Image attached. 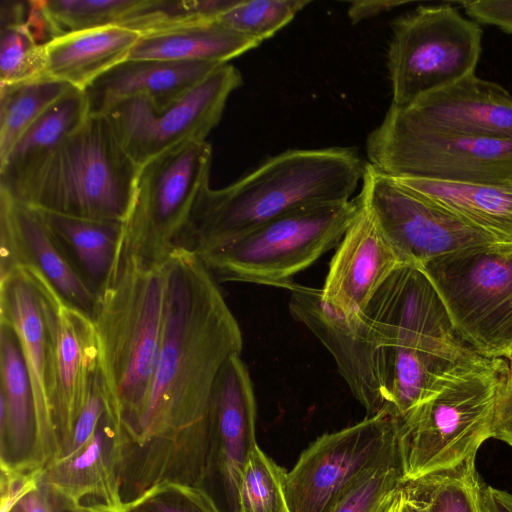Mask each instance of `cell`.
Segmentation results:
<instances>
[{"label": "cell", "mask_w": 512, "mask_h": 512, "mask_svg": "<svg viewBox=\"0 0 512 512\" xmlns=\"http://www.w3.org/2000/svg\"><path fill=\"white\" fill-rule=\"evenodd\" d=\"M20 267L38 270L65 301L93 320L99 297L82 278L40 211L0 191V277Z\"/></svg>", "instance_id": "obj_17"}, {"label": "cell", "mask_w": 512, "mask_h": 512, "mask_svg": "<svg viewBox=\"0 0 512 512\" xmlns=\"http://www.w3.org/2000/svg\"><path fill=\"white\" fill-rule=\"evenodd\" d=\"M357 198L303 207L198 255L214 279L287 289L295 276L337 247Z\"/></svg>", "instance_id": "obj_7"}, {"label": "cell", "mask_w": 512, "mask_h": 512, "mask_svg": "<svg viewBox=\"0 0 512 512\" xmlns=\"http://www.w3.org/2000/svg\"><path fill=\"white\" fill-rule=\"evenodd\" d=\"M139 166L106 114H90L48 157L9 189L38 210L124 222Z\"/></svg>", "instance_id": "obj_5"}, {"label": "cell", "mask_w": 512, "mask_h": 512, "mask_svg": "<svg viewBox=\"0 0 512 512\" xmlns=\"http://www.w3.org/2000/svg\"><path fill=\"white\" fill-rule=\"evenodd\" d=\"M392 178L501 245L512 247V186Z\"/></svg>", "instance_id": "obj_26"}, {"label": "cell", "mask_w": 512, "mask_h": 512, "mask_svg": "<svg viewBox=\"0 0 512 512\" xmlns=\"http://www.w3.org/2000/svg\"><path fill=\"white\" fill-rule=\"evenodd\" d=\"M140 0H40L50 41L101 27L119 25Z\"/></svg>", "instance_id": "obj_33"}, {"label": "cell", "mask_w": 512, "mask_h": 512, "mask_svg": "<svg viewBox=\"0 0 512 512\" xmlns=\"http://www.w3.org/2000/svg\"><path fill=\"white\" fill-rule=\"evenodd\" d=\"M462 340L486 358L512 354V247L442 257L421 266Z\"/></svg>", "instance_id": "obj_10"}, {"label": "cell", "mask_w": 512, "mask_h": 512, "mask_svg": "<svg viewBox=\"0 0 512 512\" xmlns=\"http://www.w3.org/2000/svg\"><path fill=\"white\" fill-rule=\"evenodd\" d=\"M482 29L450 4L419 6L395 19L387 52L391 105L419 98L473 74Z\"/></svg>", "instance_id": "obj_9"}, {"label": "cell", "mask_w": 512, "mask_h": 512, "mask_svg": "<svg viewBox=\"0 0 512 512\" xmlns=\"http://www.w3.org/2000/svg\"><path fill=\"white\" fill-rule=\"evenodd\" d=\"M492 438L512 446V371H508L496 402Z\"/></svg>", "instance_id": "obj_41"}, {"label": "cell", "mask_w": 512, "mask_h": 512, "mask_svg": "<svg viewBox=\"0 0 512 512\" xmlns=\"http://www.w3.org/2000/svg\"><path fill=\"white\" fill-rule=\"evenodd\" d=\"M507 361L509 363L510 371H512V354L507 358Z\"/></svg>", "instance_id": "obj_50"}, {"label": "cell", "mask_w": 512, "mask_h": 512, "mask_svg": "<svg viewBox=\"0 0 512 512\" xmlns=\"http://www.w3.org/2000/svg\"><path fill=\"white\" fill-rule=\"evenodd\" d=\"M0 369L1 460L31 465L35 429L32 387L15 329L1 318Z\"/></svg>", "instance_id": "obj_25"}, {"label": "cell", "mask_w": 512, "mask_h": 512, "mask_svg": "<svg viewBox=\"0 0 512 512\" xmlns=\"http://www.w3.org/2000/svg\"><path fill=\"white\" fill-rule=\"evenodd\" d=\"M505 358H484L432 398L397 419L404 481L453 468L492 438L495 406L508 374Z\"/></svg>", "instance_id": "obj_6"}, {"label": "cell", "mask_w": 512, "mask_h": 512, "mask_svg": "<svg viewBox=\"0 0 512 512\" xmlns=\"http://www.w3.org/2000/svg\"><path fill=\"white\" fill-rule=\"evenodd\" d=\"M210 417L227 498L232 512H237L243 470L256 442L255 394L241 355L231 357L220 370L212 391Z\"/></svg>", "instance_id": "obj_20"}, {"label": "cell", "mask_w": 512, "mask_h": 512, "mask_svg": "<svg viewBox=\"0 0 512 512\" xmlns=\"http://www.w3.org/2000/svg\"><path fill=\"white\" fill-rule=\"evenodd\" d=\"M356 197L404 264L423 266L453 254L504 246L368 162Z\"/></svg>", "instance_id": "obj_13"}, {"label": "cell", "mask_w": 512, "mask_h": 512, "mask_svg": "<svg viewBox=\"0 0 512 512\" xmlns=\"http://www.w3.org/2000/svg\"><path fill=\"white\" fill-rule=\"evenodd\" d=\"M221 65L202 61L127 59L84 90L89 114H105L117 103L138 97L148 99L156 107L167 106Z\"/></svg>", "instance_id": "obj_21"}, {"label": "cell", "mask_w": 512, "mask_h": 512, "mask_svg": "<svg viewBox=\"0 0 512 512\" xmlns=\"http://www.w3.org/2000/svg\"><path fill=\"white\" fill-rule=\"evenodd\" d=\"M187 496L189 505L186 507L167 502L157 495H140L137 499L126 503V506L132 511L136 507L150 502L153 504L155 512H220L207 493L198 487L187 484Z\"/></svg>", "instance_id": "obj_40"}, {"label": "cell", "mask_w": 512, "mask_h": 512, "mask_svg": "<svg viewBox=\"0 0 512 512\" xmlns=\"http://www.w3.org/2000/svg\"><path fill=\"white\" fill-rule=\"evenodd\" d=\"M24 268L39 294L48 345L50 399L61 456L89 398L98 372L93 320L65 301L33 267Z\"/></svg>", "instance_id": "obj_15"}, {"label": "cell", "mask_w": 512, "mask_h": 512, "mask_svg": "<svg viewBox=\"0 0 512 512\" xmlns=\"http://www.w3.org/2000/svg\"><path fill=\"white\" fill-rule=\"evenodd\" d=\"M124 447L105 414L85 448L44 468L40 484L65 510L80 506L87 497L122 508L126 502L120 493L118 469Z\"/></svg>", "instance_id": "obj_22"}, {"label": "cell", "mask_w": 512, "mask_h": 512, "mask_svg": "<svg viewBox=\"0 0 512 512\" xmlns=\"http://www.w3.org/2000/svg\"><path fill=\"white\" fill-rule=\"evenodd\" d=\"M237 68L223 64L192 90L164 107L146 98L117 103L105 114L138 165L184 143L206 141L219 123L230 94L242 85Z\"/></svg>", "instance_id": "obj_14"}, {"label": "cell", "mask_w": 512, "mask_h": 512, "mask_svg": "<svg viewBox=\"0 0 512 512\" xmlns=\"http://www.w3.org/2000/svg\"><path fill=\"white\" fill-rule=\"evenodd\" d=\"M140 37L131 29L111 25L52 39L44 45L45 76L84 91L127 60Z\"/></svg>", "instance_id": "obj_23"}, {"label": "cell", "mask_w": 512, "mask_h": 512, "mask_svg": "<svg viewBox=\"0 0 512 512\" xmlns=\"http://www.w3.org/2000/svg\"><path fill=\"white\" fill-rule=\"evenodd\" d=\"M400 118L435 131L475 138L512 139V95L475 73L406 107L390 105Z\"/></svg>", "instance_id": "obj_18"}, {"label": "cell", "mask_w": 512, "mask_h": 512, "mask_svg": "<svg viewBox=\"0 0 512 512\" xmlns=\"http://www.w3.org/2000/svg\"><path fill=\"white\" fill-rule=\"evenodd\" d=\"M240 0H140L119 25L141 36L217 20Z\"/></svg>", "instance_id": "obj_32"}, {"label": "cell", "mask_w": 512, "mask_h": 512, "mask_svg": "<svg viewBox=\"0 0 512 512\" xmlns=\"http://www.w3.org/2000/svg\"><path fill=\"white\" fill-rule=\"evenodd\" d=\"M397 452V419L386 411L321 435L285 475L289 512H331L357 482Z\"/></svg>", "instance_id": "obj_12"}, {"label": "cell", "mask_w": 512, "mask_h": 512, "mask_svg": "<svg viewBox=\"0 0 512 512\" xmlns=\"http://www.w3.org/2000/svg\"><path fill=\"white\" fill-rule=\"evenodd\" d=\"M404 506V493H403V487L398 492L386 512H402Z\"/></svg>", "instance_id": "obj_46"}, {"label": "cell", "mask_w": 512, "mask_h": 512, "mask_svg": "<svg viewBox=\"0 0 512 512\" xmlns=\"http://www.w3.org/2000/svg\"><path fill=\"white\" fill-rule=\"evenodd\" d=\"M366 155L369 164L390 177L512 186V139L435 131L390 109L369 133Z\"/></svg>", "instance_id": "obj_8"}, {"label": "cell", "mask_w": 512, "mask_h": 512, "mask_svg": "<svg viewBox=\"0 0 512 512\" xmlns=\"http://www.w3.org/2000/svg\"><path fill=\"white\" fill-rule=\"evenodd\" d=\"M404 484L397 452L357 482L331 512H386Z\"/></svg>", "instance_id": "obj_36"}, {"label": "cell", "mask_w": 512, "mask_h": 512, "mask_svg": "<svg viewBox=\"0 0 512 512\" xmlns=\"http://www.w3.org/2000/svg\"><path fill=\"white\" fill-rule=\"evenodd\" d=\"M402 512H417L415 507L405 498V495H404V506H403Z\"/></svg>", "instance_id": "obj_47"}, {"label": "cell", "mask_w": 512, "mask_h": 512, "mask_svg": "<svg viewBox=\"0 0 512 512\" xmlns=\"http://www.w3.org/2000/svg\"><path fill=\"white\" fill-rule=\"evenodd\" d=\"M460 4L476 21L512 33V0L463 1Z\"/></svg>", "instance_id": "obj_39"}, {"label": "cell", "mask_w": 512, "mask_h": 512, "mask_svg": "<svg viewBox=\"0 0 512 512\" xmlns=\"http://www.w3.org/2000/svg\"><path fill=\"white\" fill-rule=\"evenodd\" d=\"M27 3L2 1L0 8V87L45 76L44 45L31 32Z\"/></svg>", "instance_id": "obj_30"}, {"label": "cell", "mask_w": 512, "mask_h": 512, "mask_svg": "<svg viewBox=\"0 0 512 512\" xmlns=\"http://www.w3.org/2000/svg\"><path fill=\"white\" fill-rule=\"evenodd\" d=\"M366 162L353 147L289 149L228 186H205L175 241L200 255L291 211L351 200Z\"/></svg>", "instance_id": "obj_3"}, {"label": "cell", "mask_w": 512, "mask_h": 512, "mask_svg": "<svg viewBox=\"0 0 512 512\" xmlns=\"http://www.w3.org/2000/svg\"><path fill=\"white\" fill-rule=\"evenodd\" d=\"M39 211L82 278L99 297L119 271L125 249L124 222Z\"/></svg>", "instance_id": "obj_24"}, {"label": "cell", "mask_w": 512, "mask_h": 512, "mask_svg": "<svg viewBox=\"0 0 512 512\" xmlns=\"http://www.w3.org/2000/svg\"><path fill=\"white\" fill-rule=\"evenodd\" d=\"M480 498L483 512H512V494L481 483Z\"/></svg>", "instance_id": "obj_43"}, {"label": "cell", "mask_w": 512, "mask_h": 512, "mask_svg": "<svg viewBox=\"0 0 512 512\" xmlns=\"http://www.w3.org/2000/svg\"><path fill=\"white\" fill-rule=\"evenodd\" d=\"M409 3L398 0H355L350 2L347 14L350 21L356 24Z\"/></svg>", "instance_id": "obj_42"}, {"label": "cell", "mask_w": 512, "mask_h": 512, "mask_svg": "<svg viewBox=\"0 0 512 512\" xmlns=\"http://www.w3.org/2000/svg\"><path fill=\"white\" fill-rule=\"evenodd\" d=\"M11 512H24L21 506L18 504Z\"/></svg>", "instance_id": "obj_48"}, {"label": "cell", "mask_w": 512, "mask_h": 512, "mask_svg": "<svg viewBox=\"0 0 512 512\" xmlns=\"http://www.w3.org/2000/svg\"><path fill=\"white\" fill-rule=\"evenodd\" d=\"M72 86L43 76L0 87V160L24 132Z\"/></svg>", "instance_id": "obj_31"}, {"label": "cell", "mask_w": 512, "mask_h": 512, "mask_svg": "<svg viewBox=\"0 0 512 512\" xmlns=\"http://www.w3.org/2000/svg\"><path fill=\"white\" fill-rule=\"evenodd\" d=\"M85 92L70 88L19 138L0 160V189H9L48 157L89 116Z\"/></svg>", "instance_id": "obj_27"}, {"label": "cell", "mask_w": 512, "mask_h": 512, "mask_svg": "<svg viewBox=\"0 0 512 512\" xmlns=\"http://www.w3.org/2000/svg\"><path fill=\"white\" fill-rule=\"evenodd\" d=\"M105 414V402L97 372L87 403L75 424L70 444L60 458L72 457L83 450L94 436Z\"/></svg>", "instance_id": "obj_38"}, {"label": "cell", "mask_w": 512, "mask_h": 512, "mask_svg": "<svg viewBox=\"0 0 512 512\" xmlns=\"http://www.w3.org/2000/svg\"><path fill=\"white\" fill-rule=\"evenodd\" d=\"M309 3V0H240L217 21L261 43L285 27Z\"/></svg>", "instance_id": "obj_35"}, {"label": "cell", "mask_w": 512, "mask_h": 512, "mask_svg": "<svg viewBox=\"0 0 512 512\" xmlns=\"http://www.w3.org/2000/svg\"><path fill=\"white\" fill-rule=\"evenodd\" d=\"M259 44L215 20L141 36L128 59L227 64Z\"/></svg>", "instance_id": "obj_28"}, {"label": "cell", "mask_w": 512, "mask_h": 512, "mask_svg": "<svg viewBox=\"0 0 512 512\" xmlns=\"http://www.w3.org/2000/svg\"><path fill=\"white\" fill-rule=\"evenodd\" d=\"M212 147L207 141L176 146L139 166L125 226V248L162 264L201 192L209 185Z\"/></svg>", "instance_id": "obj_11"}, {"label": "cell", "mask_w": 512, "mask_h": 512, "mask_svg": "<svg viewBox=\"0 0 512 512\" xmlns=\"http://www.w3.org/2000/svg\"><path fill=\"white\" fill-rule=\"evenodd\" d=\"M67 512H131L125 505L122 508H113L104 503L81 504L78 507L67 509Z\"/></svg>", "instance_id": "obj_45"}, {"label": "cell", "mask_w": 512, "mask_h": 512, "mask_svg": "<svg viewBox=\"0 0 512 512\" xmlns=\"http://www.w3.org/2000/svg\"><path fill=\"white\" fill-rule=\"evenodd\" d=\"M470 457L459 465L405 482V498L417 512H483L482 480Z\"/></svg>", "instance_id": "obj_29"}, {"label": "cell", "mask_w": 512, "mask_h": 512, "mask_svg": "<svg viewBox=\"0 0 512 512\" xmlns=\"http://www.w3.org/2000/svg\"><path fill=\"white\" fill-rule=\"evenodd\" d=\"M319 340L366 416L402 418L486 358L462 340L414 264L400 265L358 313L326 320Z\"/></svg>", "instance_id": "obj_1"}, {"label": "cell", "mask_w": 512, "mask_h": 512, "mask_svg": "<svg viewBox=\"0 0 512 512\" xmlns=\"http://www.w3.org/2000/svg\"><path fill=\"white\" fill-rule=\"evenodd\" d=\"M166 277L162 342L149 396L130 438L139 447L195 452L209 469L215 444L211 396L224 364L241 355L243 336L218 282L192 252L176 248Z\"/></svg>", "instance_id": "obj_2"}, {"label": "cell", "mask_w": 512, "mask_h": 512, "mask_svg": "<svg viewBox=\"0 0 512 512\" xmlns=\"http://www.w3.org/2000/svg\"><path fill=\"white\" fill-rule=\"evenodd\" d=\"M280 512H289L288 507H287V505H286V501H285V503L283 504V506H282V508H281Z\"/></svg>", "instance_id": "obj_49"}, {"label": "cell", "mask_w": 512, "mask_h": 512, "mask_svg": "<svg viewBox=\"0 0 512 512\" xmlns=\"http://www.w3.org/2000/svg\"><path fill=\"white\" fill-rule=\"evenodd\" d=\"M286 473L255 442L243 470L237 512H280Z\"/></svg>", "instance_id": "obj_34"}, {"label": "cell", "mask_w": 512, "mask_h": 512, "mask_svg": "<svg viewBox=\"0 0 512 512\" xmlns=\"http://www.w3.org/2000/svg\"><path fill=\"white\" fill-rule=\"evenodd\" d=\"M358 204V211L336 247L320 288L323 301L344 316L358 313L385 280L404 264L372 215L359 201Z\"/></svg>", "instance_id": "obj_19"}, {"label": "cell", "mask_w": 512, "mask_h": 512, "mask_svg": "<svg viewBox=\"0 0 512 512\" xmlns=\"http://www.w3.org/2000/svg\"><path fill=\"white\" fill-rule=\"evenodd\" d=\"M55 501L47 490L41 486L24 497L19 505L24 512H55Z\"/></svg>", "instance_id": "obj_44"}, {"label": "cell", "mask_w": 512, "mask_h": 512, "mask_svg": "<svg viewBox=\"0 0 512 512\" xmlns=\"http://www.w3.org/2000/svg\"><path fill=\"white\" fill-rule=\"evenodd\" d=\"M0 318L19 338L34 399V439L29 462L40 469L61 457L50 399L46 327L37 289L24 268L0 277Z\"/></svg>", "instance_id": "obj_16"}, {"label": "cell", "mask_w": 512, "mask_h": 512, "mask_svg": "<svg viewBox=\"0 0 512 512\" xmlns=\"http://www.w3.org/2000/svg\"><path fill=\"white\" fill-rule=\"evenodd\" d=\"M0 467V512H11L24 497L39 489L44 469L4 460Z\"/></svg>", "instance_id": "obj_37"}, {"label": "cell", "mask_w": 512, "mask_h": 512, "mask_svg": "<svg viewBox=\"0 0 512 512\" xmlns=\"http://www.w3.org/2000/svg\"><path fill=\"white\" fill-rule=\"evenodd\" d=\"M162 264L124 249L115 279L99 295L93 323L106 417L124 444L150 393L165 314Z\"/></svg>", "instance_id": "obj_4"}]
</instances>
